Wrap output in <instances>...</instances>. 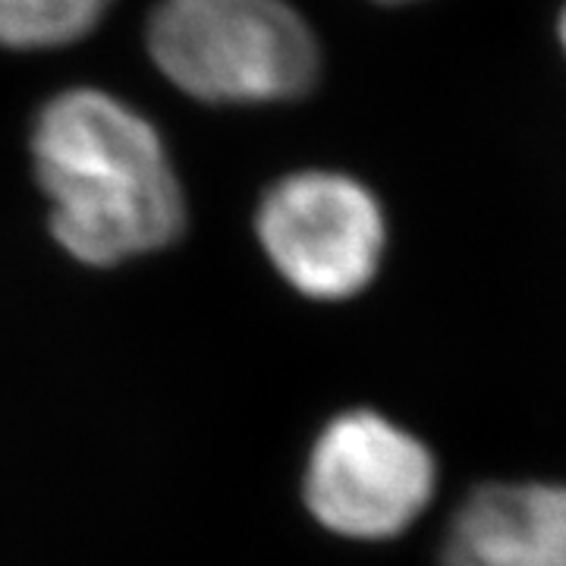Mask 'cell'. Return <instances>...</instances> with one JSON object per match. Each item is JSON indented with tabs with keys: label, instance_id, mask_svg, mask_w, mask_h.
I'll return each instance as SVG.
<instances>
[{
	"label": "cell",
	"instance_id": "1",
	"mask_svg": "<svg viewBox=\"0 0 566 566\" xmlns=\"http://www.w3.org/2000/svg\"><path fill=\"white\" fill-rule=\"evenodd\" d=\"M35 177L51 202V233L92 268L158 252L186 230V199L161 133L102 88H66L32 129Z\"/></svg>",
	"mask_w": 566,
	"mask_h": 566
},
{
	"label": "cell",
	"instance_id": "2",
	"mask_svg": "<svg viewBox=\"0 0 566 566\" xmlns=\"http://www.w3.org/2000/svg\"><path fill=\"white\" fill-rule=\"evenodd\" d=\"M148 54L182 95L205 104H283L312 92L322 51L286 0H161Z\"/></svg>",
	"mask_w": 566,
	"mask_h": 566
},
{
	"label": "cell",
	"instance_id": "3",
	"mask_svg": "<svg viewBox=\"0 0 566 566\" xmlns=\"http://www.w3.org/2000/svg\"><path fill=\"white\" fill-rule=\"evenodd\" d=\"M255 237L283 283L315 303H344L385 264L387 214L363 180L308 167L264 189Z\"/></svg>",
	"mask_w": 566,
	"mask_h": 566
},
{
	"label": "cell",
	"instance_id": "4",
	"mask_svg": "<svg viewBox=\"0 0 566 566\" xmlns=\"http://www.w3.org/2000/svg\"><path fill=\"white\" fill-rule=\"evenodd\" d=\"M438 491V460L422 438L375 409H346L308 450L303 497L327 532L390 542L422 516Z\"/></svg>",
	"mask_w": 566,
	"mask_h": 566
},
{
	"label": "cell",
	"instance_id": "5",
	"mask_svg": "<svg viewBox=\"0 0 566 566\" xmlns=\"http://www.w3.org/2000/svg\"><path fill=\"white\" fill-rule=\"evenodd\" d=\"M438 566H566V485H479L453 510Z\"/></svg>",
	"mask_w": 566,
	"mask_h": 566
},
{
	"label": "cell",
	"instance_id": "6",
	"mask_svg": "<svg viewBox=\"0 0 566 566\" xmlns=\"http://www.w3.org/2000/svg\"><path fill=\"white\" fill-rule=\"evenodd\" d=\"M111 0H0V44L10 51H48L85 39Z\"/></svg>",
	"mask_w": 566,
	"mask_h": 566
},
{
	"label": "cell",
	"instance_id": "7",
	"mask_svg": "<svg viewBox=\"0 0 566 566\" xmlns=\"http://www.w3.org/2000/svg\"><path fill=\"white\" fill-rule=\"evenodd\" d=\"M557 39H560V48H564L566 54V7L560 10V20H557Z\"/></svg>",
	"mask_w": 566,
	"mask_h": 566
},
{
	"label": "cell",
	"instance_id": "8",
	"mask_svg": "<svg viewBox=\"0 0 566 566\" xmlns=\"http://www.w3.org/2000/svg\"><path fill=\"white\" fill-rule=\"evenodd\" d=\"M375 3H412V0H375Z\"/></svg>",
	"mask_w": 566,
	"mask_h": 566
}]
</instances>
